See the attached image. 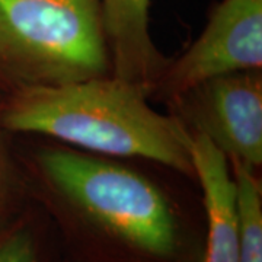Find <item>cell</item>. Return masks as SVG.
<instances>
[{"label": "cell", "mask_w": 262, "mask_h": 262, "mask_svg": "<svg viewBox=\"0 0 262 262\" xmlns=\"http://www.w3.org/2000/svg\"><path fill=\"white\" fill-rule=\"evenodd\" d=\"M24 170L70 262L203 259L200 189L58 143L32 149Z\"/></svg>", "instance_id": "1"}, {"label": "cell", "mask_w": 262, "mask_h": 262, "mask_svg": "<svg viewBox=\"0 0 262 262\" xmlns=\"http://www.w3.org/2000/svg\"><path fill=\"white\" fill-rule=\"evenodd\" d=\"M0 124L103 158L146 160L195 181L187 127L151 108L141 88L113 75L12 92L0 105Z\"/></svg>", "instance_id": "2"}, {"label": "cell", "mask_w": 262, "mask_h": 262, "mask_svg": "<svg viewBox=\"0 0 262 262\" xmlns=\"http://www.w3.org/2000/svg\"><path fill=\"white\" fill-rule=\"evenodd\" d=\"M105 75L98 0H0V77L9 94Z\"/></svg>", "instance_id": "3"}, {"label": "cell", "mask_w": 262, "mask_h": 262, "mask_svg": "<svg viewBox=\"0 0 262 262\" xmlns=\"http://www.w3.org/2000/svg\"><path fill=\"white\" fill-rule=\"evenodd\" d=\"M189 133L201 134L226 156L262 166V69L214 76L168 103Z\"/></svg>", "instance_id": "4"}, {"label": "cell", "mask_w": 262, "mask_h": 262, "mask_svg": "<svg viewBox=\"0 0 262 262\" xmlns=\"http://www.w3.org/2000/svg\"><path fill=\"white\" fill-rule=\"evenodd\" d=\"M262 69V0H220L203 32L169 60L150 99L169 103L210 77Z\"/></svg>", "instance_id": "5"}, {"label": "cell", "mask_w": 262, "mask_h": 262, "mask_svg": "<svg viewBox=\"0 0 262 262\" xmlns=\"http://www.w3.org/2000/svg\"><path fill=\"white\" fill-rule=\"evenodd\" d=\"M111 75L151 94L168 58L150 34L151 0H98Z\"/></svg>", "instance_id": "6"}, {"label": "cell", "mask_w": 262, "mask_h": 262, "mask_svg": "<svg viewBox=\"0 0 262 262\" xmlns=\"http://www.w3.org/2000/svg\"><path fill=\"white\" fill-rule=\"evenodd\" d=\"M192 136V160L206 234L201 262H239L236 194L230 163L201 134Z\"/></svg>", "instance_id": "7"}, {"label": "cell", "mask_w": 262, "mask_h": 262, "mask_svg": "<svg viewBox=\"0 0 262 262\" xmlns=\"http://www.w3.org/2000/svg\"><path fill=\"white\" fill-rule=\"evenodd\" d=\"M0 262H70L39 207L31 206L0 227Z\"/></svg>", "instance_id": "8"}, {"label": "cell", "mask_w": 262, "mask_h": 262, "mask_svg": "<svg viewBox=\"0 0 262 262\" xmlns=\"http://www.w3.org/2000/svg\"><path fill=\"white\" fill-rule=\"evenodd\" d=\"M236 194L239 262H262V181L259 170L230 163Z\"/></svg>", "instance_id": "9"}, {"label": "cell", "mask_w": 262, "mask_h": 262, "mask_svg": "<svg viewBox=\"0 0 262 262\" xmlns=\"http://www.w3.org/2000/svg\"><path fill=\"white\" fill-rule=\"evenodd\" d=\"M2 130L5 128L0 124ZM32 203L25 170L12 168L0 139V227L15 220Z\"/></svg>", "instance_id": "10"}]
</instances>
